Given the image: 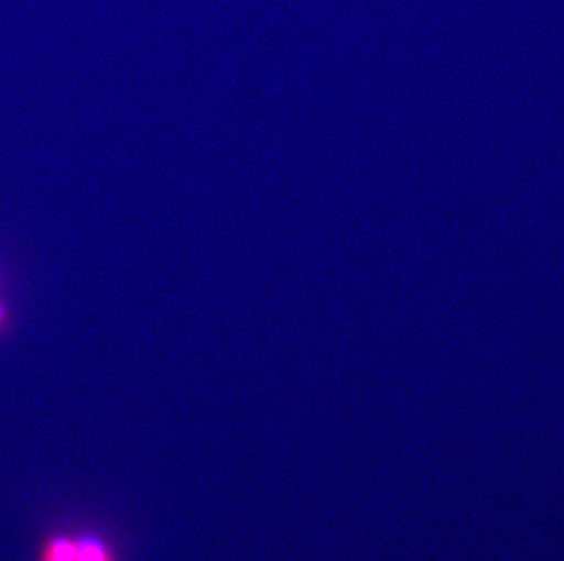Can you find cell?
Listing matches in <instances>:
<instances>
[{"instance_id": "6da1fadb", "label": "cell", "mask_w": 564, "mask_h": 561, "mask_svg": "<svg viewBox=\"0 0 564 561\" xmlns=\"http://www.w3.org/2000/svg\"><path fill=\"white\" fill-rule=\"evenodd\" d=\"M41 561H116V558L112 549L97 538L55 536L44 543Z\"/></svg>"}, {"instance_id": "7a4b0ae2", "label": "cell", "mask_w": 564, "mask_h": 561, "mask_svg": "<svg viewBox=\"0 0 564 561\" xmlns=\"http://www.w3.org/2000/svg\"><path fill=\"white\" fill-rule=\"evenodd\" d=\"M13 323H15L13 305H11L10 296L6 294L4 276L0 271V336L8 334Z\"/></svg>"}]
</instances>
